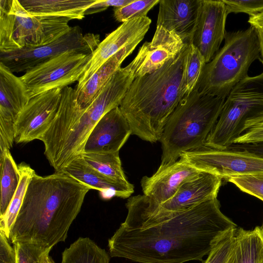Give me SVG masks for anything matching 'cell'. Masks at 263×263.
<instances>
[{
	"instance_id": "12",
	"label": "cell",
	"mask_w": 263,
	"mask_h": 263,
	"mask_svg": "<svg viewBox=\"0 0 263 263\" xmlns=\"http://www.w3.org/2000/svg\"><path fill=\"white\" fill-rule=\"evenodd\" d=\"M62 89L55 88L30 98L15 124L16 143L41 140L56 117Z\"/></svg>"
},
{
	"instance_id": "27",
	"label": "cell",
	"mask_w": 263,
	"mask_h": 263,
	"mask_svg": "<svg viewBox=\"0 0 263 263\" xmlns=\"http://www.w3.org/2000/svg\"><path fill=\"white\" fill-rule=\"evenodd\" d=\"M20 181L17 189L4 215L0 217V230L9 239L11 229L22 205L29 182L35 171L27 164L22 162L18 165Z\"/></svg>"
},
{
	"instance_id": "20",
	"label": "cell",
	"mask_w": 263,
	"mask_h": 263,
	"mask_svg": "<svg viewBox=\"0 0 263 263\" xmlns=\"http://www.w3.org/2000/svg\"><path fill=\"white\" fill-rule=\"evenodd\" d=\"M142 40H137L125 47L104 63L78 90H75L77 103L85 111L103 87L121 68L123 61L134 50Z\"/></svg>"
},
{
	"instance_id": "21",
	"label": "cell",
	"mask_w": 263,
	"mask_h": 263,
	"mask_svg": "<svg viewBox=\"0 0 263 263\" xmlns=\"http://www.w3.org/2000/svg\"><path fill=\"white\" fill-rule=\"evenodd\" d=\"M60 172L72 177L89 189L107 193L109 196L127 198L134 192V186H126L110 180L89 166L80 156Z\"/></svg>"
},
{
	"instance_id": "22",
	"label": "cell",
	"mask_w": 263,
	"mask_h": 263,
	"mask_svg": "<svg viewBox=\"0 0 263 263\" xmlns=\"http://www.w3.org/2000/svg\"><path fill=\"white\" fill-rule=\"evenodd\" d=\"M97 0H21V5L35 16L63 17L82 20Z\"/></svg>"
},
{
	"instance_id": "35",
	"label": "cell",
	"mask_w": 263,
	"mask_h": 263,
	"mask_svg": "<svg viewBox=\"0 0 263 263\" xmlns=\"http://www.w3.org/2000/svg\"><path fill=\"white\" fill-rule=\"evenodd\" d=\"M8 238L0 230V263H16V255L14 247L10 246Z\"/></svg>"
},
{
	"instance_id": "5",
	"label": "cell",
	"mask_w": 263,
	"mask_h": 263,
	"mask_svg": "<svg viewBox=\"0 0 263 263\" xmlns=\"http://www.w3.org/2000/svg\"><path fill=\"white\" fill-rule=\"evenodd\" d=\"M260 58L259 41L252 26L226 32L223 46L205 64L195 89L226 99L233 88L248 76L252 63Z\"/></svg>"
},
{
	"instance_id": "16",
	"label": "cell",
	"mask_w": 263,
	"mask_h": 263,
	"mask_svg": "<svg viewBox=\"0 0 263 263\" xmlns=\"http://www.w3.org/2000/svg\"><path fill=\"white\" fill-rule=\"evenodd\" d=\"M186 44L175 33L161 26L156 27L152 40L140 48L132 61L135 78L154 72L176 57Z\"/></svg>"
},
{
	"instance_id": "40",
	"label": "cell",
	"mask_w": 263,
	"mask_h": 263,
	"mask_svg": "<svg viewBox=\"0 0 263 263\" xmlns=\"http://www.w3.org/2000/svg\"><path fill=\"white\" fill-rule=\"evenodd\" d=\"M260 227H261V229H262V230L263 231V221H262V225H261V226Z\"/></svg>"
},
{
	"instance_id": "14",
	"label": "cell",
	"mask_w": 263,
	"mask_h": 263,
	"mask_svg": "<svg viewBox=\"0 0 263 263\" xmlns=\"http://www.w3.org/2000/svg\"><path fill=\"white\" fill-rule=\"evenodd\" d=\"M228 15L223 0H200L191 44L200 52L206 63L213 59L224 40Z\"/></svg>"
},
{
	"instance_id": "36",
	"label": "cell",
	"mask_w": 263,
	"mask_h": 263,
	"mask_svg": "<svg viewBox=\"0 0 263 263\" xmlns=\"http://www.w3.org/2000/svg\"><path fill=\"white\" fill-rule=\"evenodd\" d=\"M133 0H97L85 12V15L100 12L106 10L108 7L115 8L125 6Z\"/></svg>"
},
{
	"instance_id": "18",
	"label": "cell",
	"mask_w": 263,
	"mask_h": 263,
	"mask_svg": "<svg viewBox=\"0 0 263 263\" xmlns=\"http://www.w3.org/2000/svg\"><path fill=\"white\" fill-rule=\"evenodd\" d=\"M131 134L129 123L117 107L98 121L86 141L83 153L119 152Z\"/></svg>"
},
{
	"instance_id": "37",
	"label": "cell",
	"mask_w": 263,
	"mask_h": 263,
	"mask_svg": "<svg viewBox=\"0 0 263 263\" xmlns=\"http://www.w3.org/2000/svg\"><path fill=\"white\" fill-rule=\"evenodd\" d=\"M248 22L257 32L260 48L259 61L263 65V12L250 16Z\"/></svg>"
},
{
	"instance_id": "31",
	"label": "cell",
	"mask_w": 263,
	"mask_h": 263,
	"mask_svg": "<svg viewBox=\"0 0 263 263\" xmlns=\"http://www.w3.org/2000/svg\"><path fill=\"white\" fill-rule=\"evenodd\" d=\"M236 228L231 229L218 240L202 263H228L234 246Z\"/></svg>"
},
{
	"instance_id": "24",
	"label": "cell",
	"mask_w": 263,
	"mask_h": 263,
	"mask_svg": "<svg viewBox=\"0 0 263 263\" xmlns=\"http://www.w3.org/2000/svg\"><path fill=\"white\" fill-rule=\"evenodd\" d=\"M110 255L88 237H79L62 253L61 263H109Z\"/></svg>"
},
{
	"instance_id": "38",
	"label": "cell",
	"mask_w": 263,
	"mask_h": 263,
	"mask_svg": "<svg viewBox=\"0 0 263 263\" xmlns=\"http://www.w3.org/2000/svg\"><path fill=\"white\" fill-rule=\"evenodd\" d=\"M227 149L244 150L263 158V142L250 144H233Z\"/></svg>"
},
{
	"instance_id": "30",
	"label": "cell",
	"mask_w": 263,
	"mask_h": 263,
	"mask_svg": "<svg viewBox=\"0 0 263 263\" xmlns=\"http://www.w3.org/2000/svg\"><path fill=\"white\" fill-rule=\"evenodd\" d=\"M13 244L16 263H44L51 250L34 243L16 242Z\"/></svg>"
},
{
	"instance_id": "23",
	"label": "cell",
	"mask_w": 263,
	"mask_h": 263,
	"mask_svg": "<svg viewBox=\"0 0 263 263\" xmlns=\"http://www.w3.org/2000/svg\"><path fill=\"white\" fill-rule=\"evenodd\" d=\"M228 263H263V231L237 228L234 246Z\"/></svg>"
},
{
	"instance_id": "29",
	"label": "cell",
	"mask_w": 263,
	"mask_h": 263,
	"mask_svg": "<svg viewBox=\"0 0 263 263\" xmlns=\"http://www.w3.org/2000/svg\"><path fill=\"white\" fill-rule=\"evenodd\" d=\"M160 0H133L128 4L115 8L114 15L115 19L122 23L139 17H146L148 11Z\"/></svg>"
},
{
	"instance_id": "6",
	"label": "cell",
	"mask_w": 263,
	"mask_h": 263,
	"mask_svg": "<svg viewBox=\"0 0 263 263\" xmlns=\"http://www.w3.org/2000/svg\"><path fill=\"white\" fill-rule=\"evenodd\" d=\"M70 20L33 16L18 0H0V52L49 44L71 29Z\"/></svg>"
},
{
	"instance_id": "9",
	"label": "cell",
	"mask_w": 263,
	"mask_h": 263,
	"mask_svg": "<svg viewBox=\"0 0 263 263\" xmlns=\"http://www.w3.org/2000/svg\"><path fill=\"white\" fill-rule=\"evenodd\" d=\"M100 43L99 35L92 33L83 34L81 28L76 26L59 39L46 45L0 52V63L12 72H25L65 52L77 51L92 54Z\"/></svg>"
},
{
	"instance_id": "2",
	"label": "cell",
	"mask_w": 263,
	"mask_h": 263,
	"mask_svg": "<svg viewBox=\"0 0 263 263\" xmlns=\"http://www.w3.org/2000/svg\"><path fill=\"white\" fill-rule=\"evenodd\" d=\"M90 189L61 172L41 176L34 173L9 240L51 249L65 242L69 229Z\"/></svg>"
},
{
	"instance_id": "10",
	"label": "cell",
	"mask_w": 263,
	"mask_h": 263,
	"mask_svg": "<svg viewBox=\"0 0 263 263\" xmlns=\"http://www.w3.org/2000/svg\"><path fill=\"white\" fill-rule=\"evenodd\" d=\"M92 54L63 53L28 70L21 77L30 98L79 81Z\"/></svg>"
},
{
	"instance_id": "34",
	"label": "cell",
	"mask_w": 263,
	"mask_h": 263,
	"mask_svg": "<svg viewBox=\"0 0 263 263\" xmlns=\"http://www.w3.org/2000/svg\"><path fill=\"white\" fill-rule=\"evenodd\" d=\"M263 142V117L251 124L233 144Z\"/></svg>"
},
{
	"instance_id": "28",
	"label": "cell",
	"mask_w": 263,
	"mask_h": 263,
	"mask_svg": "<svg viewBox=\"0 0 263 263\" xmlns=\"http://www.w3.org/2000/svg\"><path fill=\"white\" fill-rule=\"evenodd\" d=\"M205 61L198 50L192 44L185 58L182 80V93L189 96L195 88L201 76Z\"/></svg>"
},
{
	"instance_id": "4",
	"label": "cell",
	"mask_w": 263,
	"mask_h": 263,
	"mask_svg": "<svg viewBox=\"0 0 263 263\" xmlns=\"http://www.w3.org/2000/svg\"><path fill=\"white\" fill-rule=\"evenodd\" d=\"M225 100L197 89L181 100L168 118L159 141L162 153L158 168L177 161L184 152L205 146Z\"/></svg>"
},
{
	"instance_id": "32",
	"label": "cell",
	"mask_w": 263,
	"mask_h": 263,
	"mask_svg": "<svg viewBox=\"0 0 263 263\" xmlns=\"http://www.w3.org/2000/svg\"><path fill=\"white\" fill-rule=\"evenodd\" d=\"M241 191L263 201V174L233 177L227 180Z\"/></svg>"
},
{
	"instance_id": "7",
	"label": "cell",
	"mask_w": 263,
	"mask_h": 263,
	"mask_svg": "<svg viewBox=\"0 0 263 263\" xmlns=\"http://www.w3.org/2000/svg\"><path fill=\"white\" fill-rule=\"evenodd\" d=\"M263 117V72L239 82L226 98L204 145L225 149L253 122Z\"/></svg>"
},
{
	"instance_id": "26",
	"label": "cell",
	"mask_w": 263,
	"mask_h": 263,
	"mask_svg": "<svg viewBox=\"0 0 263 263\" xmlns=\"http://www.w3.org/2000/svg\"><path fill=\"white\" fill-rule=\"evenodd\" d=\"M1 199L0 217L5 214L17 189L20 173L9 149L0 153Z\"/></svg>"
},
{
	"instance_id": "19",
	"label": "cell",
	"mask_w": 263,
	"mask_h": 263,
	"mask_svg": "<svg viewBox=\"0 0 263 263\" xmlns=\"http://www.w3.org/2000/svg\"><path fill=\"white\" fill-rule=\"evenodd\" d=\"M200 0H160L157 26L191 44L197 24Z\"/></svg>"
},
{
	"instance_id": "25",
	"label": "cell",
	"mask_w": 263,
	"mask_h": 263,
	"mask_svg": "<svg viewBox=\"0 0 263 263\" xmlns=\"http://www.w3.org/2000/svg\"><path fill=\"white\" fill-rule=\"evenodd\" d=\"M80 156L89 166L110 180L126 186H134L126 178L119 152L82 153Z\"/></svg>"
},
{
	"instance_id": "15",
	"label": "cell",
	"mask_w": 263,
	"mask_h": 263,
	"mask_svg": "<svg viewBox=\"0 0 263 263\" xmlns=\"http://www.w3.org/2000/svg\"><path fill=\"white\" fill-rule=\"evenodd\" d=\"M151 22L147 16L137 18L122 23L108 34L92 53L85 71L74 89L78 90L83 87L104 63L122 49L137 40H142Z\"/></svg>"
},
{
	"instance_id": "33",
	"label": "cell",
	"mask_w": 263,
	"mask_h": 263,
	"mask_svg": "<svg viewBox=\"0 0 263 263\" xmlns=\"http://www.w3.org/2000/svg\"><path fill=\"white\" fill-rule=\"evenodd\" d=\"M228 14L244 13L250 16L263 12V0H223Z\"/></svg>"
},
{
	"instance_id": "39",
	"label": "cell",
	"mask_w": 263,
	"mask_h": 263,
	"mask_svg": "<svg viewBox=\"0 0 263 263\" xmlns=\"http://www.w3.org/2000/svg\"><path fill=\"white\" fill-rule=\"evenodd\" d=\"M44 263H55L52 258L48 255L44 259Z\"/></svg>"
},
{
	"instance_id": "17",
	"label": "cell",
	"mask_w": 263,
	"mask_h": 263,
	"mask_svg": "<svg viewBox=\"0 0 263 263\" xmlns=\"http://www.w3.org/2000/svg\"><path fill=\"white\" fill-rule=\"evenodd\" d=\"M201 172L180 157L174 163L158 168L152 176L143 177V195L156 204L162 203L171 198L184 182Z\"/></svg>"
},
{
	"instance_id": "3",
	"label": "cell",
	"mask_w": 263,
	"mask_h": 263,
	"mask_svg": "<svg viewBox=\"0 0 263 263\" xmlns=\"http://www.w3.org/2000/svg\"><path fill=\"white\" fill-rule=\"evenodd\" d=\"M191 44L161 68L132 82L119 107L133 135L151 143L160 141L168 118L183 98L182 76Z\"/></svg>"
},
{
	"instance_id": "8",
	"label": "cell",
	"mask_w": 263,
	"mask_h": 263,
	"mask_svg": "<svg viewBox=\"0 0 263 263\" xmlns=\"http://www.w3.org/2000/svg\"><path fill=\"white\" fill-rule=\"evenodd\" d=\"M222 180L215 174L201 171L184 182L171 198L159 204L144 195L132 196L126 203L127 214L125 220L132 222L156 219L189 210L217 197Z\"/></svg>"
},
{
	"instance_id": "11",
	"label": "cell",
	"mask_w": 263,
	"mask_h": 263,
	"mask_svg": "<svg viewBox=\"0 0 263 263\" xmlns=\"http://www.w3.org/2000/svg\"><path fill=\"white\" fill-rule=\"evenodd\" d=\"M180 157L202 172L228 180L239 176L263 174V158L244 150L204 146L183 153Z\"/></svg>"
},
{
	"instance_id": "1",
	"label": "cell",
	"mask_w": 263,
	"mask_h": 263,
	"mask_svg": "<svg viewBox=\"0 0 263 263\" xmlns=\"http://www.w3.org/2000/svg\"><path fill=\"white\" fill-rule=\"evenodd\" d=\"M217 197L160 218L123 222L108 240L111 257L138 263L202 261L236 224L220 210Z\"/></svg>"
},
{
	"instance_id": "13",
	"label": "cell",
	"mask_w": 263,
	"mask_h": 263,
	"mask_svg": "<svg viewBox=\"0 0 263 263\" xmlns=\"http://www.w3.org/2000/svg\"><path fill=\"white\" fill-rule=\"evenodd\" d=\"M30 99L21 78L0 63V152L12 147L15 122Z\"/></svg>"
}]
</instances>
